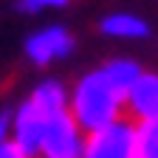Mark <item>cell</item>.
<instances>
[{"label": "cell", "instance_id": "cell-7", "mask_svg": "<svg viewBox=\"0 0 158 158\" xmlns=\"http://www.w3.org/2000/svg\"><path fill=\"white\" fill-rule=\"evenodd\" d=\"M102 31L107 37H116V40H144V37H150V26L141 17L127 14V11L105 17L102 20Z\"/></svg>", "mask_w": 158, "mask_h": 158}, {"label": "cell", "instance_id": "cell-2", "mask_svg": "<svg viewBox=\"0 0 158 158\" xmlns=\"http://www.w3.org/2000/svg\"><path fill=\"white\" fill-rule=\"evenodd\" d=\"M82 158H135V124L122 116L93 133H85Z\"/></svg>", "mask_w": 158, "mask_h": 158}, {"label": "cell", "instance_id": "cell-8", "mask_svg": "<svg viewBox=\"0 0 158 158\" xmlns=\"http://www.w3.org/2000/svg\"><path fill=\"white\" fill-rule=\"evenodd\" d=\"M28 102L43 113V116H54V113L68 110V93H65V88L59 85L56 79H48V82L37 85V90L31 93Z\"/></svg>", "mask_w": 158, "mask_h": 158}, {"label": "cell", "instance_id": "cell-5", "mask_svg": "<svg viewBox=\"0 0 158 158\" xmlns=\"http://www.w3.org/2000/svg\"><path fill=\"white\" fill-rule=\"evenodd\" d=\"M45 122H48V116H43L31 102H23V105L17 107V113L11 116L9 135H11V141L23 150L28 158H37L40 155V141H43Z\"/></svg>", "mask_w": 158, "mask_h": 158}, {"label": "cell", "instance_id": "cell-11", "mask_svg": "<svg viewBox=\"0 0 158 158\" xmlns=\"http://www.w3.org/2000/svg\"><path fill=\"white\" fill-rule=\"evenodd\" d=\"M9 127H11V113H0V158H28L11 141Z\"/></svg>", "mask_w": 158, "mask_h": 158}, {"label": "cell", "instance_id": "cell-9", "mask_svg": "<svg viewBox=\"0 0 158 158\" xmlns=\"http://www.w3.org/2000/svg\"><path fill=\"white\" fill-rule=\"evenodd\" d=\"M102 71H105V76H107L122 93H127V90L133 88V82L141 76V68H138L133 59H113V62H107Z\"/></svg>", "mask_w": 158, "mask_h": 158}, {"label": "cell", "instance_id": "cell-4", "mask_svg": "<svg viewBox=\"0 0 158 158\" xmlns=\"http://www.w3.org/2000/svg\"><path fill=\"white\" fill-rule=\"evenodd\" d=\"M73 48V37L68 34V28L62 26H48L40 28L26 40V54L34 65H51L56 59L68 56Z\"/></svg>", "mask_w": 158, "mask_h": 158}, {"label": "cell", "instance_id": "cell-12", "mask_svg": "<svg viewBox=\"0 0 158 158\" xmlns=\"http://www.w3.org/2000/svg\"><path fill=\"white\" fill-rule=\"evenodd\" d=\"M68 0H20L17 9L26 14H40V11H51V9H62Z\"/></svg>", "mask_w": 158, "mask_h": 158}, {"label": "cell", "instance_id": "cell-6", "mask_svg": "<svg viewBox=\"0 0 158 158\" xmlns=\"http://www.w3.org/2000/svg\"><path fill=\"white\" fill-rule=\"evenodd\" d=\"M124 110L133 116V122L158 118V73H144L141 71V76L124 93Z\"/></svg>", "mask_w": 158, "mask_h": 158}, {"label": "cell", "instance_id": "cell-1", "mask_svg": "<svg viewBox=\"0 0 158 158\" xmlns=\"http://www.w3.org/2000/svg\"><path fill=\"white\" fill-rule=\"evenodd\" d=\"M68 113L85 133H93L124 116V93L105 76V71H90L68 96Z\"/></svg>", "mask_w": 158, "mask_h": 158}, {"label": "cell", "instance_id": "cell-3", "mask_svg": "<svg viewBox=\"0 0 158 158\" xmlns=\"http://www.w3.org/2000/svg\"><path fill=\"white\" fill-rule=\"evenodd\" d=\"M82 147H85V130L76 124V118L68 110H62L48 116L37 158H82Z\"/></svg>", "mask_w": 158, "mask_h": 158}, {"label": "cell", "instance_id": "cell-10", "mask_svg": "<svg viewBox=\"0 0 158 158\" xmlns=\"http://www.w3.org/2000/svg\"><path fill=\"white\" fill-rule=\"evenodd\" d=\"M135 124V158H158V118Z\"/></svg>", "mask_w": 158, "mask_h": 158}]
</instances>
